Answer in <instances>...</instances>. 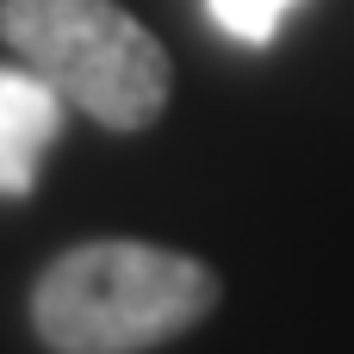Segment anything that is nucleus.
I'll return each instance as SVG.
<instances>
[{"label": "nucleus", "mask_w": 354, "mask_h": 354, "mask_svg": "<svg viewBox=\"0 0 354 354\" xmlns=\"http://www.w3.org/2000/svg\"><path fill=\"white\" fill-rule=\"evenodd\" d=\"M62 131V93L37 68H0V199H25L37 187V162Z\"/></svg>", "instance_id": "nucleus-3"}, {"label": "nucleus", "mask_w": 354, "mask_h": 354, "mask_svg": "<svg viewBox=\"0 0 354 354\" xmlns=\"http://www.w3.org/2000/svg\"><path fill=\"white\" fill-rule=\"evenodd\" d=\"M218 305V274L180 249L100 236L62 249L31 286V330L50 354H143Z\"/></svg>", "instance_id": "nucleus-1"}, {"label": "nucleus", "mask_w": 354, "mask_h": 354, "mask_svg": "<svg viewBox=\"0 0 354 354\" xmlns=\"http://www.w3.org/2000/svg\"><path fill=\"white\" fill-rule=\"evenodd\" d=\"M0 37L106 131H143L168 106V50L118 0H0Z\"/></svg>", "instance_id": "nucleus-2"}, {"label": "nucleus", "mask_w": 354, "mask_h": 354, "mask_svg": "<svg viewBox=\"0 0 354 354\" xmlns=\"http://www.w3.org/2000/svg\"><path fill=\"white\" fill-rule=\"evenodd\" d=\"M292 6L299 0H205V12L218 19V31L236 37V44H274V31H280V19Z\"/></svg>", "instance_id": "nucleus-4"}]
</instances>
